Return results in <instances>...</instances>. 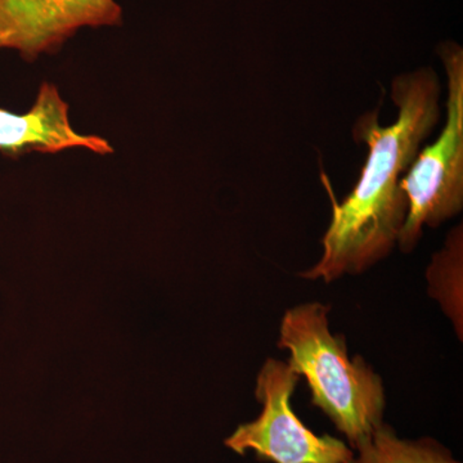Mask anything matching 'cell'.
I'll use <instances>...</instances> for the list:
<instances>
[{
    "label": "cell",
    "instance_id": "1",
    "mask_svg": "<svg viewBox=\"0 0 463 463\" xmlns=\"http://www.w3.org/2000/svg\"><path fill=\"white\" fill-rule=\"evenodd\" d=\"M440 96L437 72L422 67L392 80V99L398 109L394 123L383 127L379 109L355 121L353 137L358 145H367V158L341 203L322 174L332 203L331 222L322 239L321 258L301 273L303 279L332 282L344 274L364 272L392 252L407 216L402 178L440 121Z\"/></svg>",
    "mask_w": 463,
    "mask_h": 463
},
{
    "label": "cell",
    "instance_id": "3",
    "mask_svg": "<svg viewBox=\"0 0 463 463\" xmlns=\"http://www.w3.org/2000/svg\"><path fill=\"white\" fill-rule=\"evenodd\" d=\"M438 53L447 75V118L437 141L420 149L402 178L408 207L397 243L404 252L416 248L425 225L439 227L463 209V50L449 41Z\"/></svg>",
    "mask_w": 463,
    "mask_h": 463
},
{
    "label": "cell",
    "instance_id": "2",
    "mask_svg": "<svg viewBox=\"0 0 463 463\" xmlns=\"http://www.w3.org/2000/svg\"><path fill=\"white\" fill-rule=\"evenodd\" d=\"M330 307L301 304L283 316L279 346L288 350V364L306 377L312 403L345 435L353 449L383 423V380L361 356L350 359L345 337L332 335Z\"/></svg>",
    "mask_w": 463,
    "mask_h": 463
},
{
    "label": "cell",
    "instance_id": "5",
    "mask_svg": "<svg viewBox=\"0 0 463 463\" xmlns=\"http://www.w3.org/2000/svg\"><path fill=\"white\" fill-rule=\"evenodd\" d=\"M118 0H0V50L29 62L57 53L83 29L123 25Z\"/></svg>",
    "mask_w": 463,
    "mask_h": 463
},
{
    "label": "cell",
    "instance_id": "7",
    "mask_svg": "<svg viewBox=\"0 0 463 463\" xmlns=\"http://www.w3.org/2000/svg\"><path fill=\"white\" fill-rule=\"evenodd\" d=\"M355 450L358 455L352 463H461L438 441L429 438L404 440L385 423Z\"/></svg>",
    "mask_w": 463,
    "mask_h": 463
},
{
    "label": "cell",
    "instance_id": "6",
    "mask_svg": "<svg viewBox=\"0 0 463 463\" xmlns=\"http://www.w3.org/2000/svg\"><path fill=\"white\" fill-rule=\"evenodd\" d=\"M85 148L97 155L114 154L108 139L76 132L70 108L56 85L42 83L33 108L25 114L0 109V152L11 157L39 152L58 154Z\"/></svg>",
    "mask_w": 463,
    "mask_h": 463
},
{
    "label": "cell",
    "instance_id": "4",
    "mask_svg": "<svg viewBox=\"0 0 463 463\" xmlns=\"http://www.w3.org/2000/svg\"><path fill=\"white\" fill-rule=\"evenodd\" d=\"M298 381L288 362L268 359L257 383L260 416L239 426L225 444L239 455L252 450L258 458L273 463H352V448L331 435L315 434L292 410Z\"/></svg>",
    "mask_w": 463,
    "mask_h": 463
}]
</instances>
